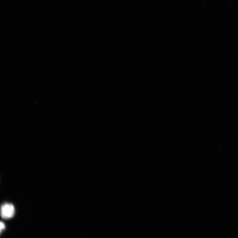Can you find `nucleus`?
<instances>
[{"label":"nucleus","mask_w":238,"mask_h":238,"mask_svg":"<svg viewBox=\"0 0 238 238\" xmlns=\"http://www.w3.org/2000/svg\"><path fill=\"white\" fill-rule=\"evenodd\" d=\"M15 209L13 205L10 203L3 204L1 207V216L4 219L12 218L15 214Z\"/></svg>","instance_id":"obj_1"},{"label":"nucleus","mask_w":238,"mask_h":238,"mask_svg":"<svg viewBox=\"0 0 238 238\" xmlns=\"http://www.w3.org/2000/svg\"><path fill=\"white\" fill-rule=\"evenodd\" d=\"M6 226L5 224L2 222H1V232L2 233V231L5 229Z\"/></svg>","instance_id":"obj_2"}]
</instances>
